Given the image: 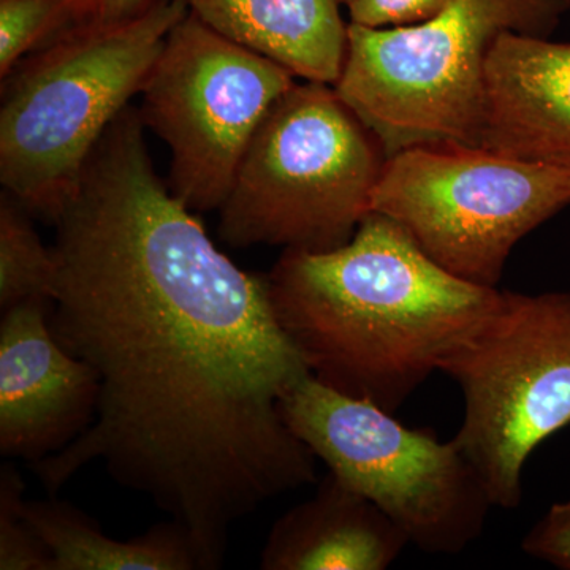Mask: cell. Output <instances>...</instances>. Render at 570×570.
Here are the masks:
<instances>
[{"label": "cell", "instance_id": "cell-6", "mask_svg": "<svg viewBox=\"0 0 570 570\" xmlns=\"http://www.w3.org/2000/svg\"><path fill=\"white\" fill-rule=\"evenodd\" d=\"M281 411L313 455L395 521L411 546L459 554L482 535L494 505L453 439L412 430L311 374L284 396Z\"/></svg>", "mask_w": 570, "mask_h": 570}, {"label": "cell", "instance_id": "cell-5", "mask_svg": "<svg viewBox=\"0 0 570 570\" xmlns=\"http://www.w3.org/2000/svg\"><path fill=\"white\" fill-rule=\"evenodd\" d=\"M387 154L332 85L296 81L255 132L219 208L228 246L332 250L371 213Z\"/></svg>", "mask_w": 570, "mask_h": 570}, {"label": "cell", "instance_id": "cell-18", "mask_svg": "<svg viewBox=\"0 0 570 570\" xmlns=\"http://www.w3.org/2000/svg\"><path fill=\"white\" fill-rule=\"evenodd\" d=\"M524 553L554 568L570 570V499L554 502L524 535Z\"/></svg>", "mask_w": 570, "mask_h": 570}, {"label": "cell", "instance_id": "cell-19", "mask_svg": "<svg viewBox=\"0 0 570 570\" xmlns=\"http://www.w3.org/2000/svg\"><path fill=\"white\" fill-rule=\"evenodd\" d=\"M450 0H355L348 9L354 24L366 28H397L436 17Z\"/></svg>", "mask_w": 570, "mask_h": 570}, {"label": "cell", "instance_id": "cell-7", "mask_svg": "<svg viewBox=\"0 0 570 570\" xmlns=\"http://www.w3.org/2000/svg\"><path fill=\"white\" fill-rule=\"evenodd\" d=\"M441 373L463 393L453 441L494 508H519L524 464L570 423V292L501 291Z\"/></svg>", "mask_w": 570, "mask_h": 570}, {"label": "cell", "instance_id": "cell-20", "mask_svg": "<svg viewBox=\"0 0 570 570\" xmlns=\"http://www.w3.org/2000/svg\"><path fill=\"white\" fill-rule=\"evenodd\" d=\"M146 0H70L75 22L111 21L129 17L145 6Z\"/></svg>", "mask_w": 570, "mask_h": 570}, {"label": "cell", "instance_id": "cell-21", "mask_svg": "<svg viewBox=\"0 0 570 570\" xmlns=\"http://www.w3.org/2000/svg\"><path fill=\"white\" fill-rule=\"evenodd\" d=\"M340 2V6H351L352 2H355V0H337Z\"/></svg>", "mask_w": 570, "mask_h": 570}, {"label": "cell", "instance_id": "cell-4", "mask_svg": "<svg viewBox=\"0 0 570 570\" xmlns=\"http://www.w3.org/2000/svg\"><path fill=\"white\" fill-rule=\"evenodd\" d=\"M569 10L570 0H450L417 24L348 22L333 88L387 157L430 142L479 146L494 41L505 32L550 39Z\"/></svg>", "mask_w": 570, "mask_h": 570}, {"label": "cell", "instance_id": "cell-2", "mask_svg": "<svg viewBox=\"0 0 570 570\" xmlns=\"http://www.w3.org/2000/svg\"><path fill=\"white\" fill-rule=\"evenodd\" d=\"M268 283L311 376L389 412L441 371L501 294L448 272L376 212L336 249H284Z\"/></svg>", "mask_w": 570, "mask_h": 570}, {"label": "cell", "instance_id": "cell-1", "mask_svg": "<svg viewBox=\"0 0 570 570\" xmlns=\"http://www.w3.org/2000/svg\"><path fill=\"white\" fill-rule=\"evenodd\" d=\"M138 108L94 149L56 219L51 326L99 379L92 425L33 464L55 497L91 461L223 566L236 521L316 482L281 401L309 376L268 276L217 249L154 170Z\"/></svg>", "mask_w": 570, "mask_h": 570}, {"label": "cell", "instance_id": "cell-9", "mask_svg": "<svg viewBox=\"0 0 570 570\" xmlns=\"http://www.w3.org/2000/svg\"><path fill=\"white\" fill-rule=\"evenodd\" d=\"M291 70L187 13L141 89V121L170 148L168 187L194 213L219 212Z\"/></svg>", "mask_w": 570, "mask_h": 570}, {"label": "cell", "instance_id": "cell-14", "mask_svg": "<svg viewBox=\"0 0 570 570\" xmlns=\"http://www.w3.org/2000/svg\"><path fill=\"white\" fill-rule=\"evenodd\" d=\"M22 510L50 551L52 570H206L193 535L175 520L116 540L69 502L26 501Z\"/></svg>", "mask_w": 570, "mask_h": 570}, {"label": "cell", "instance_id": "cell-3", "mask_svg": "<svg viewBox=\"0 0 570 570\" xmlns=\"http://www.w3.org/2000/svg\"><path fill=\"white\" fill-rule=\"evenodd\" d=\"M181 0H146L129 17L75 22L2 80L0 181L55 224L105 132L141 92Z\"/></svg>", "mask_w": 570, "mask_h": 570}, {"label": "cell", "instance_id": "cell-11", "mask_svg": "<svg viewBox=\"0 0 570 570\" xmlns=\"http://www.w3.org/2000/svg\"><path fill=\"white\" fill-rule=\"evenodd\" d=\"M479 146L570 167V41L498 37L487 61Z\"/></svg>", "mask_w": 570, "mask_h": 570}, {"label": "cell", "instance_id": "cell-15", "mask_svg": "<svg viewBox=\"0 0 570 570\" xmlns=\"http://www.w3.org/2000/svg\"><path fill=\"white\" fill-rule=\"evenodd\" d=\"M31 212L17 198H0V307L2 311L31 302L50 299L56 261L45 247L31 219Z\"/></svg>", "mask_w": 570, "mask_h": 570}, {"label": "cell", "instance_id": "cell-16", "mask_svg": "<svg viewBox=\"0 0 570 570\" xmlns=\"http://www.w3.org/2000/svg\"><path fill=\"white\" fill-rule=\"evenodd\" d=\"M71 24L70 0H0V78Z\"/></svg>", "mask_w": 570, "mask_h": 570}, {"label": "cell", "instance_id": "cell-8", "mask_svg": "<svg viewBox=\"0 0 570 570\" xmlns=\"http://www.w3.org/2000/svg\"><path fill=\"white\" fill-rule=\"evenodd\" d=\"M568 206L570 167L453 141L387 157L371 200L434 262L485 287H498L524 236Z\"/></svg>", "mask_w": 570, "mask_h": 570}, {"label": "cell", "instance_id": "cell-10", "mask_svg": "<svg viewBox=\"0 0 570 570\" xmlns=\"http://www.w3.org/2000/svg\"><path fill=\"white\" fill-rule=\"evenodd\" d=\"M51 306L21 303L0 324V453L32 464L77 441L99 406V379L56 337Z\"/></svg>", "mask_w": 570, "mask_h": 570}, {"label": "cell", "instance_id": "cell-17", "mask_svg": "<svg viewBox=\"0 0 570 570\" xmlns=\"http://www.w3.org/2000/svg\"><path fill=\"white\" fill-rule=\"evenodd\" d=\"M24 482L17 469H0V570H52L50 551L24 517Z\"/></svg>", "mask_w": 570, "mask_h": 570}, {"label": "cell", "instance_id": "cell-13", "mask_svg": "<svg viewBox=\"0 0 570 570\" xmlns=\"http://www.w3.org/2000/svg\"><path fill=\"white\" fill-rule=\"evenodd\" d=\"M214 31L279 62L296 78L335 86L347 51L337 0H181Z\"/></svg>", "mask_w": 570, "mask_h": 570}, {"label": "cell", "instance_id": "cell-12", "mask_svg": "<svg viewBox=\"0 0 570 570\" xmlns=\"http://www.w3.org/2000/svg\"><path fill=\"white\" fill-rule=\"evenodd\" d=\"M409 546L376 504L328 472L313 498L273 524L264 570H384Z\"/></svg>", "mask_w": 570, "mask_h": 570}]
</instances>
